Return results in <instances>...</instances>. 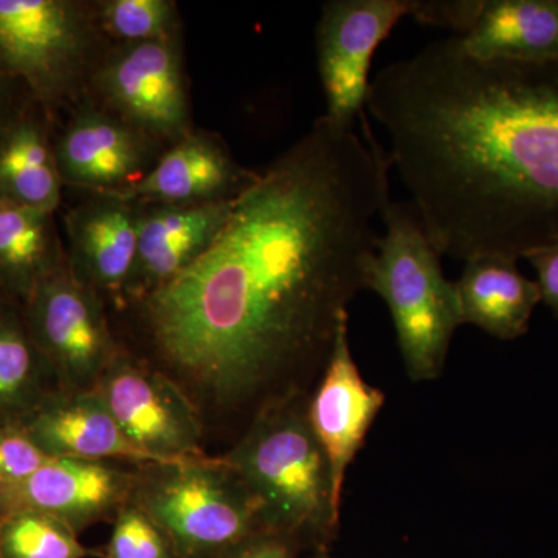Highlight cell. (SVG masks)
<instances>
[{
	"label": "cell",
	"mask_w": 558,
	"mask_h": 558,
	"mask_svg": "<svg viewBox=\"0 0 558 558\" xmlns=\"http://www.w3.org/2000/svg\"><path fill=\"white\" fill-rule=\"evenodd\" d=\"M325 116L240 197L209 247L140 301L160 359L222 409L247 411L311 387L376 255L389 163Z\"/></svg>",
	"instance_id": "obj_1"
},
{
	"label": "cell",
	"mask_w": 558,
	"mask_h": 558,
	"mask_svg": "<svg viewBox=\"0 0 558 558\" xmlns=\"http://www.w3.org/2000/svg\"><path fill=\"white\" fill-rule=\"evenodd\" d=\"M366 110L440 256L558 244V60L481 61L458 36L391 62Z\"/></svg>",
	"instance_id": "obj_2"
},
{
	"label": "cell",
	"mask_w": 558,
	"mask_h": 558,
	"mask_svg": "<svg viewBox=\"0 0 558 558\" xmlns=\"http://www.w3.org/2000/svg\"><path fill=\"white\" fill-rule=\"evenodd\" d=\"M307 398L289 396L264 407L222 459L258 499L267 531L317 554L336 538L341 502L307 421Z\"/></svg>",
	"instance_id": "obj_3"
},
{
	"label": "cell",
	"mask_w": 558,
	"mask_h": 558,
	"mask_svg": "<svg viewBox=\"0 0 558 558\" xmlns=\"http://www.w3.org/2000/svg\"><path fill=\"white\" fill-rule=\"evenodd\" d=\"M380 218L385 233L371 259L366 289L391 312L410 379H439L462 325L457 286L444 277L439 252L410 202L389 201Z\"/></svg>",
	"instance_id": "obj_4"
},
{
	"label": "cell",
	"mask_w": 558,
	"mask_h": 558,
	"mask_svg": "<svg viewBox=\"0 0 558 558\" xmlns=\"http://www.w3.org/2000/svg\"><path fill=\"white\" fill-rule=\"evenodd\" d=\"M132 499L170 538L175 558H211L267 531L258 499L222 457L137 465Z\"/></svg>",
	"instance_id": "obj_5"
},
{
	"label": "cell",
	"mask_w": 558,
	"mask_h": 558,
	"mask_svg": "<svg viewBox=\"0 0 558 558\" xmlns=\"http://www.w3.org/2000/svg\"><path fill=\"white\" fill-rule=\"evenodd\" d=\"M101 33L86 3L0 0V65L51 120L86 100Z\"/></svg>",
	"instance_id": "obj_6"
},
{
	"label": "cell",
	"mask_w": 558,
	"mask_h": 558,
	"mask_svg": "<svg viewBox=\"0 0 558 558\" xmlns=\"http://www.w3.org/2000/svg\"><path fill=\"white\" fill-rule=\"evenodd\" d=\"M22 311L60 391H92L120 355L100 293L72 269L69 258L36 286Z\"/></svg>",
	"instance_id": "obj_7"
},
{
	"label": "cell",
	"mask_w": 558,
	"mask_h": 558,
	"mask_svg": "<svg viewBox=\"0 0 558 558\" xmlns=\"http://www.w3.org/2000/svg\"><path fill=\"white\" fill-rule=\"evenodd\" d=\"M87 98L160 145L185 137L190 108L178 36L119 44L101 53Z\"/></svg>",
	"instance_id": "obj_8"
},
{
	"label": "cell",
	"mask_w": 558,
	"mask_h": 558,
	"mask_svg": "<svg viewBox=\"0 0 558 558\" xmlns=\"http://www.w3.org/2000/svg\"><path fill=\"white\" fill-rule=\"evenodd\" d=\"M411 0H330L322 9L317 33L319 80L325 117L354 130L365 110L374 53L392 28L410 16Z\"/></svg>",
	"instance_id": "obj_9"
},
{
	"label": "cell",
	"mask_w": 558,
	"mask_h": 558,
	"mask_svg": "<svg viewBox=\"0 0 558 558\" xmlns=\"http://www.w3.org/2000/svg\"><path fill=\"white\" fill-rule=\"evenodd\" d=\"M128 439L153 462L201 457L196 407L159 371L119 355L94 389Z\"/></svg>",
	"instance_id": "obj_10"
},
{
	"label": "cell",
	"mask_w": 558,
	"mask_h": 558,
	"mask_svg": "<svg viewBox=\"0 0 558 558\" xmlns=\"http://www.w3.org/2000/svg\"><path fill=\"white\" fill-rule=\"evenodd\" d=\"M160 143L86 98L54 138L62 183L95 194H120L159 160Z\"/></svg>",
	"instance_id": "obj_11"
},
{
	"label": "cell",
	"mask_w": 558,
	"mask_h": 558,
	"mask_svg": "<svg viewBox=\"0 0 558 558\" xmlns=\"http://www.w3.org/2000/svg\"><path fill=\"white\" fill-rule=\"evenodd\" d=\"M134 486L135 472L112 462L53 458L28 478L0 488V517L33 510L80 534L92 524L113 521Z\"/></svg>",
	"instance_id": "obj_12"
},
{
	"label": "cell",
	"mask_w": 558,
	"mask_h": 558,
	"mask_svg": "<svg viewBox=\"0 0 558 558\" xmlns=\"http://www.w3.org/2000/svg\"><path fill=\"white\" fill-rule=\"evenodd\" d=\"M387 396L363 379L349 343V317L341 322L336 343L318 384L307 398V421L329 461L333 494L341 502L348 469L384 409Z\"/></svg>",
	"instance_id": "obj_13"
},
{
	"label": "cell",
	"mask_w": 558,
	"mask_h": 558,
	"mask_svg": "<svg viewBox=\"0 0 558 558\" xmlns=\"http://www.w3.org/2000/svg\"><path fill=\"white\" fill-rule=\"evenodd\" d=\"M138 219L137 202L95 193L64 218L70 266L119 306L126 303L137 260Z\"/></svg>",
	"instance_id": "obj_14"
},
{
	"label": "cell",
	"mask_w": 558,
	"mask_h": 558,
	"mask_svg": "<svg viewBox=\"0 0 558 558\" xmlns=\"http://www.w3.org/2000/svg\"><path fill=\"white\" fill-rule=\"evenodd\" d=\"M256 178L258 172L241 167L222 140L191 131L161 153L145 178L117 196L150 205L215 204L236 199Z\"/></svg>",
	"instance_id": "obj_15"
},
{
	"label": "cell",
	"mask_w": 558,
	"mask_h": 558,
	"mask_svg": "<svg viewBox=\"0 0 558 558\" xmlns=\"http://www.w3.org/2000/svg\"><path fill=\"white\" fill-rule=\"evenodd\" d=\"M234 201L140 204L137 260L126 301L148 299L199 258L226 226Z\"/></svg>",
	"instance_id": "obj_16"
},
{
	"label": "cell",
	"mask_w": 558,
	"mask_h": 558,
	"mask_svg": "<svg viewBox=\"0 0 558 558\" xmlns=\"http://www.w3.org/2000/svg\"><path fill=\"white\" fill-rule=\"evenodd\" d=\"M20 424L50 458L135 465L153 462L124 436L94 389L54 391Z\"/></svg>",
	"instance_id": "obj_17"
},
{
	"label": "cell",
	"mask_w": 558,
	"mask_h": 558,
	"mask_svg": "<svg viewBox=\"0 0 558 558\" xmlns=\"http://www.w3.org/2000/svg\"><path fill=\"white\" fill-rule=\"evenodd\" d=\"M49 113L28 100L0 130V201L57 213L62 183Z\"/></svg>",
	"instance_id": "obj_18"
},
{
	"label": "cell",
	"mask_w": 558,
	"mask_h": 558,
	"mask_svg": "<svg viewBox=\"0 0 558 558\" xmlns=\"http://www.w3.org/2000/svg\"><path fill=\"white\" fill-rule=\"evenodd\" d=\"M457 286L462 325H473L499 340H517L542 303L537 281L519 269V260L486 255L465 260Z\"/></svg>",
	"instance_id": "obj_19"
},
{
	"label": "cell",
	"mask_w": 558,
	"mask_h": 558,
	"mask_svg": "<svg viewBox=\"0 0 558 558\" xmlns=\"http://www.w3.org/2000/svg\"><path fill=\"white\" fill-rule=\"evenodd\" d=\"M458 39L481 61L558 60V0H484L478 20Z\"/></svg>",
	"instance_id": "obj_20"
},
{
	"label": "cell",
	"mask_w": 558,
	"mask_h": 558,
	"mask_svg": "<svg viewBox=\"0 0 558 558\" xmlns=\"http://www.w3.org/2000/svg\"><path fill=\"white\" fill-rule=\"evenodd\" d=\"M65 263L54 213L0 201V299L24 306L36 286Z\"/></svg>",
	"instance_id": "obj_21"
},
{
	"label": "cell",
	"mask_w": 558,
	"mask_h": 558,
	"mask_svg": "<svg viewBox=\"0 0 558 558\" xmlns=\"http://www.w3.org/2000/svg\"><path fill=\"white\" fill-rule=\"evenodd\" d=\"M54 391L60 388L21 304L0 299V425L20 424Z\"/></svg>",
	"instance_id": "obj_22"
},
{
	"label": "cell",
	"mask_w": 558,
	"mask_h": 558,
	"mask_svg": "<svg viewBox=\"0 0 558 558\" xmlns=\"http://www.w3.org/2000/svg\"><path fill=\"white\" fill-rule=\"evenodd\" d=\"M78 534L62 521L20 510L0 517V558H87Z\"/></svg>",
	"instance_id": "obj_23"
},
{
	"label": "cell",
	"mask_w": 558,
	"mask_h": 558,
	"mask_svg": "<svg viewBox=\"0 0 558 558\" xmlns=\"http://www.w3.org/2000/svg\"><path fill=\"white\" fill-rule=\"evenodd\" d=\"M94 13L100 31L119 44L178 36V9L170 0H105Z\"/></svg>",
	"instance_id": "obj_24"
},
{
	"label": "cell",
	"mask_w": 558,
	"mask_h": 558,
	"mask_svg": "<svg viewBox=\"0 0 558 558\" xmlns=\"http://www.w3.org/2000/svg\"><path fill=\"white\" fill-rule=\"evenodd\" d=\"M102 558H175L170 538L134 499L113 519L112 535Z\"/></svg>",
	"instance_id": "obj_25"
},
{
	"label": "cell",
	"mask_w": 558,
	"mask_h": 558,
	"mask_svg": "<svg viewBox=\"0 0 558 558\" xmlns=\"http://www.w3.org/2000/svg\"><path fill=\"white\" fill-rule=\"evenodd\" d=\"M21 424L0 425V488L13 486L50 461Z\"/></svg>",
	"instance_id": "obj_26"
},
{
	"label": "cell",
	"mask_w": 558,
	"mask_h": 558,
	"mask_svg": "<svg viewBox=\"0 0 558 558\" xmlns=\"http://www.w3.org/2000/svg\"><path fill=\"white\" fill-rule=\"evenodd\" d=\"M483 3L484 0H411L410 17L462 36L478 20Z\"/></svg>",
	"instance_id": "obj_27"
},
{
	"label": "cell",
	"mask_w": 558,
	"mask_h": 558,
	"mask_svg": "<svg viewBox=\"0 0 558 558\" xmlns=\"http://www.w3.org/2000/svg\"><path fill=\"white\" fill-rule=\"evenodd\" d=\"M300 550L299 546L284 535L259 531L211 558H296Z\"/></svg>",
	"instance_id": "obj_28"
},
{
	"label": "cell",
	"mask_w": 558,
	"mask_h": 558,
	"mask_svg": "<svg viewBox=\"0 0 558 558\" xmlns=\"http://www.w3.org/2000/svg\"><path fill=\"white\" fill-rule=\"evenodd\" d=\"M537 274L542 303L558 318V244L529 253L526 258Z\"/></svg>",
	"instance_id": "obj_29"
},
{
	"label": "cell",
	"mask_w": 558,
	"mask_h": 558,
	"mask_svg": "<svg viewBox=\"0 0 558 558\" xmlns=\"http://www.w3.org/2000/svg\"><path fill=\"white\" fill-rule=\"evenodd\" d=\"M32 100L24 89L0 65V130Z\"/></svg>",
	"instance_id": "obj_30"
},
{
	"label": "cell",
	"mask_w": 558,
	"mask_h": 558,
	"mask_svg": "<svg viewBox=\"0 0 558 558\" xmlns=\"http://www.w3.org/2000/svg\"><path fill=\"white\" fill-rule=\"evenodd\" d=\"M315 558H329L328 550H322V553L315 554Z\"/></svg>",
	"instance_id": "obj_31"
}]
</instances>
